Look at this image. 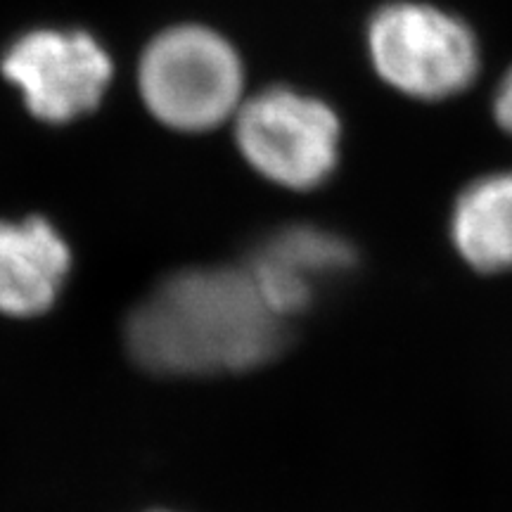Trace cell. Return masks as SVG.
<instances>
[{
    "instance_id": "cell-1",
    "label": "cell",
    "mask_w": 512,
    "mask_h": 512,
    "mask_svg": "<svg viewBox=\"0 0 512 512\" xmlns=\"http://www.w3.org/2000/svg\"><path fill=\"white\" fill-rule=\"evenodd\" d=\"M280 318L247 266H204L171 273L126 320V349L162 377L245 373L278 356Z\"/></svg>"
},
{
    "instance_id": "cell-2",
    "label": "cell",
    "mask_w": 512,
    "mask_h": 512,
    "mask_svg": "<svg viewBox=\"0 0 512 512\" xmlns=\"http://www.w3.org/2000/svg\"><path fill=\"white\" fill-rule=\"evenodd\" d=\"M147 110L164 126L202 133L233 119L242 105L240 55L204 27H176L147 46L138 72Z\"/></svg>"
},
{
    "instance_id": "cell-3",
    "label": "cell",
    "mask_w": 512,
    "mask_h": 512,
    "mask_svg": "<svg viewBox=\"0 0 512 512\" xmlns=\"http://www.w3.org/2000/svg\"><path fill=\"white\" fill-rule=\"evenodd\" d=\"M366 38L377 76L408 98H453L479 74L477 36L463 19L434 5H384L370 19Z\"/></svg>"
},
{
    "instance_id": "cell-4",
    "label": "cell",
    "mask_w": 512,
    "mask_h": 512,
    "mask_svg": "<svg viewBox=\"0 0 512 512\" xmlns=\"http://www.w3.org/2000/svg\"><path fill=\"white\" fill-rule=\"evenodd\" d=\"M233 119L240 155L266 181L304 192L335 174L342 124L328 102L268 88L242 100Z\"/></svg>"
},
{
    "instance_id": "cell-5",
    "label": "cell",
    "mask_w": 512,
    "mask_h": 512,
    "mask_svg": "<svg viewBox=\"0 0 512 512\" xmlns=\"http://www.w3.org/2000/svg\"><path fill=\"white\" fill-rule=\"evenodd\" d=\"M3 72L36 119L67 124L100 105L112 79V60L83 31L41 29L5 53Z\"/></svg>"
},
{
    "instance_id": "cell-6",
    "label": "cell",
    "mask_w": 512,
    "mask_h": 512,
    "mask_svg": "<svg viewBox=\"0 0 512 512\" xmlns=\"http://www.w3.org/2000/svg\"><path fill=\"white\" fill-rule=\"evenodd\" d=\"M354 249L330 230L290 226L268 235L249 256L247 271L280 318L309 309L318 287L354 266Z\"/></svg>"
},
{
    "instance_id": "cell-7",
    "label": "cell",
    "mask_w": 512,
    "mask_h": 512,
    "mask_svg": "<svg viewBox=\"0 0 512 512\" xmlns=\"http://www.w3.org/2000/svg\"><path fill=\"white\" fill-rule=\"evenodd\" d=\"M72 266V247L48 219H0V316L29 320L48 313Z\"/></svg>"
},
{
    "instance_id": "cell-8",
    "label": "cell",
    "mask_w": 512,
    "mask_h": 512,
    "mask_svg": "<svg viewBox=\"0 0 512 512\" xmlns=\"http://www.w3.org/2000/svg\"><path fill=\"white\" fill-rule=\"evenodd\" d=\"M453 245L472 268H512V171L477 178L460 192L451 219Z\"/></svg>"
},
{
    "instance_id": "cell-9",
    "label": "cell",
    "mask_w": 512,
    "mask_h": 512,
    "mask_svg": "<svg viewBox=\"0 0 512 512\" xmlns=\"http://www.w3.org/2000/svg\"><path fill=\"white\" fill-rule=\"evenodd\" d=\"M494 114H496V121L501 124L503 131L512 136V69L503 76V81L498 83L496 100H494Z\"/></svg>"
},
{
    "instance_id": "cell-10",
    "label": "cell",
    "mask_w": 512,
    "mask_h": 512,
    "mask_svg": "<svg viewBox=\"0 0 512 512\" xmlns=\"http://www.w3.org/2000/svg\"><path fill=\"white\" fill-rule=\"evenodd\" d=\"M157 512H162V510H157Z\"/></svg>"
}]
</instances>
